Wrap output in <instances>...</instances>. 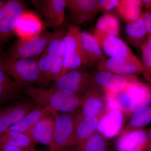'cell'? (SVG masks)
<instances>
[{
	"mask_svg": "<svg viewBox=\"0 0 151 151\" xmlns=\"http://www.w3.org/2000/svg\"><path fill=\"white\" fill-rule=\"evenodd\" d=\"M142 6L141 0H121L117 9L124 21L129 24L142 17Z\"/></svg>",
	"mask_w": 151,
	"mask_h": 151,
	"instance_id": "cell-23",
	"label": "cell"
},
{
	"mask_svg": "<svg viewBox=\"0 0 151 151\" xmlns=\"http://www.w3.org/2000/svg\"><path fill=\"white\" fill-rule=\"evenodd\" d=\"M51 57V56H50ZM63 69V58L51 57L48 82L55 81L62 73Z\"/></svg>",
	"mask_w": 151,
	"mask_h": 151,
	"instance_id": "cell-31",
	"label": "cell"
},
{
	"mask_svg": "<svg viewBox=\"0 0 151 151\" xmlns=\"http://www.w3.org/2000/svg\"><path fill=\"white\" fill-rule=\"evenodd\" d=\"M36 106L32 102H23L0 107V135L20 121Z\"/></svg>",
	"mask_w": 151,
	"mask_h": 151,
	"instance_id": "cell-12",
	"label": "cell"
},
{
	"mask_svg": "<svg viewBox=\"0 0 151 151\" xmlns=\"http://www.w3.org/2000/svg\"><path fill=\"white\" fill-rule=\"evenodd\" d=\"M98 70L127 76H137L144 73L142 63L137 57L133 59L110 58L100 63Z\"/></svg>",
	"mask_w": 151,
	"mask_h": 151,
	"instance_id": "cell-9",
	"label": "cell"
},
{
	"mask_svg": "<svg viewBox=\"0 0 151 151\" xmlns=\"http://www.w3.org/2000/svg\"><path fill=\"white\" fill-rule=\"evenodd\" d=\"M90 78L86 66H82L60 76L54 81V87L69 95L81 96L90 85Z\"/></svg>",
	"mask_w": 151,
	"mask_h": 151,
	"instance_id": "cell-5",
	"label": "cell"
},
{
	"mask_svg": "<svg viewBox=\"0 0 151 151\" xmlns=\"http://www.w3.org/2000/svg\"><path fill=\"white\" fill-rule=\"evenodd\" d=\"M93 36L105 54L112 58L133 59L137 57L121 39L94 31Z\"/></svg>",
	"mask_w": 151,
	"mask_h": 151,
	"instance_id": "cell-7",
	"label": "cell"
},
{
	"mask_svg": "<svg viewBox=\"0 0 151 151\" xmlns=\"http://www.w3.org/2000/svg\"><path fill=\"white\" fill-rule=\"evenodd\" d=\"M142 2L147 11L151 10V0H142Z\"/></svg>",
	"mask_w": 151,
	"mask_h": 151,
	"instance_id": "cell-37",
	"label": "cell"
},
{
	"mask_svg": "<svg viewBox=\"0 0 151 151\" xmlns=\"http://www.w3.org/2000/svg\"><path fill=\"white\" fill-rule=\"evenodd\" d=\"M150 82H151V77H150Z\"/></svg>",
	"mask_w": 151,
	"mask_h": 151,
	"instance_id": "cell-40",
	"label": "cell"
},
{
	"mask_svg": "<svg viewBox=\"0 0 151 151\" xmlns=\"http://www.w3.org/2000/svg\"><path fill=\"white\" fill-rule=\"evenodd\" d=\"M125 32L130 43L136 48L142 49L147 41V34L144 25L143 14L137 20L128 24Z\"/></svg>",
	"mask_w": 151,
	"mask_h": 151,
	"instance_id": "cell-24",
	"label": "cell"
},
{
	"mask_svg": "<svg viewBox=\"0 0 151 151\" xmlns=\"http://www.w3.org/2000/svg\"><path fill=\"white\" fill-rule=\"evenodd\" d=\"M151 123V103L134 113L122 132L144 129Z\"/></svg>",
	"mask_w": 151,
	"mask_h": 151,
	"instance_id": "cell-27",
	"label": "cell"
},
{
	"mask_svg": "<svg viewBox=\"0 0 151 151\" xmlns=\"http://www.w3.org/2000/svg\"></svg>",
	"mask_w": 151,
	"mask_h": 151,
	"instance_id": "cell-41",
	"label": "cell"
},
{
	"mask_svg": "<svg viewBox=\"0 0 151 151\" xmlns=\"http://www.w3.org/2000/svg\"><path fill=\"white\" fill-rule=\"evenodd\" d=\"M126 89L130 100L129 116L151 103V85L137 79L130 82Z\"/></svg>",
	"mask_w": 151,
	"mask_h": 151,
	"instance_id": "cell-13",
	"label": "cell"
},
{
	"mask_svg": "<svg viewBox=\"0 0 151 151\" xmlns=\"http://www.w3.org/2000/svg\"><path fill=\"white\" fill-rule=\"evenodd\" d=\"M74 116L75 129L70 147L81 145L97 132L100 120V118L95 116Z\"/></svg>",
	"mask_w": 151,
	"mask_h": 151,
	"instance_id": "cell-16",
	"label": "cell"
},
{
	"mask_svg": "<svg viewBox=\"0 0 151 151\" xmlns=\"http://www.w3.org/2000/svg\"><path fill=\"white\" fill-rule=\"evenodd\" d=\"M97 0H66V8L75 26L89 21L99 12Z\"/></svg>",
	"mask_w": 151,
	"mask_h": 151,
	"instance_id": "cell-11",
	"label": "cell"
},
{
	"mask_svg": "<svg viewBox=\"0 0 151 151\" xmlns=\"http://www.w3.org/2000/svg\"><path fill=\"white\" fill-rule=\"evenodd\" d=\"M82 97L80 109L76 115L102 118L106 113L105 95L99 89L89 85Z\"/></svg>",
	"mask_w": 151,
	"mask_h": 151,
	"instance_id": "cell-10",
	"label": "cell"
},
{
	"mask_svg": "<svg viewBox=\"0 0 151 151\" xmlns=\"http://www.w3.org/2000/svg\"><path fill=\"white\" fill-rule=\"evenodd\" d=\"M147 130L143 129L122 132L116 143L118 151H147Z\"/></svg>",
	"mask_w": 151,
	"mask_h": 151,
	"instance_id": "cell-14",
	"label": "cell"
},
{
	"mask_svg": "<svg viewBox=\"0 0 151 151\" xmlns=\"http://www.w3.org/2000/svg\"><path fill=\"white\" fill-rule=\"evenodd\" d=\"M52 35V33L47 32L35 37L19 39L11 47L9 55L16 59H36L44 52Z\"/></svg>",
	"mask_w": 151,
	"mask_h": 151,
	"instance_id": "cell-4",
	"label": "cell"
},
{
	"mask_svg": "<svg viewBox=\"0 0 151 151\" xmlns=\"http://www.w3.org/2000/svg\"><path fill=\"white\" fill-rule=\"evenodd\" d=\"M86 56L81 47L71 56L66 73L86 66Z\"/></svg>",
	"mask_w": 151,
	"mask_h": 151,
	"instance_id": "cell-32",
	"label": "cell"
},
{
	"mask_svg": "<svg viewBox=\"0 0 151 151\" xmlns=\"http://www.w3.org/2000/svg\"><path fill=\"white\" fill-rule=\"evenodd\" d=\"M64 30L58 29L52 33L49 41L43 53L51 57L63 58L65 51Z\"/></svg>",
	"mask_w": 151,
	"mask_h": 151,
	"instance_id": "cell-26",
	"label": "cell"
},
{
	"mask_svg": "<svg viewBox=\"0 0 151 151\" xmlns=\"http://www.w3.org/2000/svg\"><path fill=\"white\" fill-rule=\"evenodd\" d=\"M21 88L0 67V104L13 100Z\"/></svg>",
	"mask_w": 151,
	"mask_h": 151,
	"instance_id": "cell-25",
	"label": "cell"
},
{
	"mask_svg": "<svg viewBox=\"0 0 151 151\" xmlns=\"http://www.w3.org/2000/svg\"><path fill=\"white\" fill-rule=\"evenodd\" d=\"M147 134L149 141L147 151H151V127L147 130Z\"/></svg>",
	"mask_w": 151,
	"mask_h": 151,
	"instance_id": "cell-38",
	"label": "cell"
},
{
	"mask_svg": "<svg viewBox=\"0 0 151 151\" xmlns=\"http://www.w3.org/2000/svg\"><path fill=\"white\" fill-rule=\"evenodd\" d=\"M44 18L47 26L57 27L64 21L66 0L31 1Z\"/></svg>",
	"mask_w": 151,
	"mask_h": 151,
	"instance_id": "cell-8",
	"label": "cell"
},
{
	"mask_svg": "<svg viewBox=\"0 0 151 151\" xmlns=\"http://www.w3.org/2000/svg\"><path fill=\"white\" fill-rule=\"evenodd\" d=\"M81 151H105L106 142L104 137L96 132L83 143L77 146Z\"/></svg>",
	"mask_w": 151,
	"mask_h": 151,
	"instance_id": "cell-29",
	"label": "cell"
},
{
	"mask_svg": "<svg viewBox=\"0 0 151 151\" xmlns=\"http://www.w3.org/2000/svg\"><path fill=\"white\" fill-rule=\"evenodd\" d=\"M58 115L51 114L44 117L27 134L30 136L35 143H40L49 147L53 139L55 121Z\"/></svg>",
	"mask_w": 151,
	"mask_h": 151,
	"instance_id": "cell-18",
	"label": "cell"
},
{
	"mask_svg": "<svg viewBox=\"0 0 151 151\" xmlns=\"http://www.w3.org/2000/svg\"><path fill=\"white\" fill-rule=\"evenodd\" d=\"M50 61L51 57L44 53L37 60L38 66L42 77V83L48 82Z\"/></svg>",
	"mask_w": 151,
	"mask_h": 151,
	"instance_id": "cell-33",
	"label": "cell"
},
{
	"mask_svg": "<svg viewBox=\"0 0 151 151\" xmlns=\"http://www.w3.org/2000/svg\"><path fill=\"white\" fill-rule=\"evenodd\" d=\"M0 151H38L36 150L33 147H10L6 148Z\"/></svg>",
	"mask_w": 151,
	"mask_h": 151,
	"instance_id": "cell-36",
	"label": "cell"
},
{
	"mask_svg": "<svg viewBox=\"0 0 151 151\" xmlns=\"http://www.w3.org/2000/svg\"><path fill=\"white\" fill-rule=\"evenodd\" d=\"M143 21L147 33L151 35V10L143 14Z\"/></svg>",
	"mask_w": 151,
	"mask_h": 151,
	"instance_id": "cell-35",
	"label": "cell"
},
{
	"mask_svg": "<svg viewBox=\"0 0 151 151\" xmlns=\"http://www.w3.org/2000/svg\"><path fill=\"white\" fill-rule=\"evenodd\" d=\"M81 47L86 58V67H97L105 59L103 49L93 35L86 31L80 33Z\"/></svg>",
	"mask_w": 151,
	"mask_h": 151,
	"instance_id": "cell-17",
	"label": "cell"
},
{
	"mask_svg": "<svg viewBox=\"0 0 151 151\" xmlns=\"http://www.w3.org/2000/svg\"><path fill=\"white\" fill-rule=\"evenodd\" d=\"M81 32L76 26L71 25L69 27L68 30L65 33L64 37L65 51L63 58V69L61 76L67 72L69 61L71 56L77 50L81 48Z\"/></svg>",
	"mask_w": 151,
	"mask_h": 151,
	"instance_id": "cell-21",
	"label": "cell"
},
{
	"mask_svg": "<svg viewBox=\"0 0 151 151\" xmlns=\"http://www.w3.org/2000/svg\"><path fill=\"white\" fill-rule=\"evenodd\" d=\"M124 113L119 110L109 111L100 118L97 130L106 138H112L121 132L124 122Z\"/></svg>",
	"mask_w": 151,
	"mask_h": 151,
	"instance_id": "cell-19",
	"label": "cell"
},
{
	"mask_svg": "<svg viewBox=\"0 0 151 151\" xmlns=\"http://www.w3.org/2000/svg\"><path fill=\"white\" fill-rule=\"evenodd\" d=\"M24 6L18 0L0 1V55L14 33L18 20L24 12Z\"/></svg>",
	"mask_w": 151,
	"mask_h": 151,
	"instance_id": "cell-3",
	"label": "cell"
},
{
	"mask_svg": "<svg viewBox=\"0 0 151 151\" xmlns=\"http://www.w3.org/2000/svg\"><path fill=\"white\" fill-rule=\"evenodd\" d=\"M142 62L144 73L146 78L150 81L151 76V36H148L145 43L142 49Z\"/></svg>",
	"mask_w": 151,
	"mask_h": 151,
	"instance_id": "cell-30",
	"label": "cell"
},
{
	"mask_svg": "<svg viewBox=\"0 0 151 151\" xmlns=\"http://www.w3.org/2000/svg\"><path fill=\"white\" fill-rule=\"evenodd\" d=\"M62 151H81L79 150H73V149H70L69 148H68L63 150Z\"/></svg>",
	"mask_w": 151,
	"mask_h": 151,
	"instance_id": "cell-39",
	"label": "cell"
},
{
	"mask_svg": "<svg viewBox=\"0 0 151 151\" xmlns=\"http://www.w3.org/2000/svg\"><path fill=\"white\" fill-rule=\"evenodd\" d=\"M94 30L107 35L118 37L119 33L118 19L114 15L105 14L98 19Z\"/></svg>",
	"mask_w": 151,
	"mask_h": 151,
	"instance_id": "cell-28",
	"label": "cell"
},
{
	"mask_svg": "<svg viewBox=\"0 0 151 151\" xmlns=\"http://www.w3.org/2000/svg\"><path fill=\"white\" fill-rule=\"evenodd\" d=\"M24 92L37 105L64 113H70L79 109L82 102L81 96L65 94L56 88L44 89L26 86Z\"/></svg>",
	"mask_w": 151,
	"mask_h": 151,
	"instance_id": "cell-1",
	"label": "cell"
},
{
	"mask_svg": "<svg viewBox=\"0 0 151 151\" xmlns=\"http://www.w3.org/2000/svg\"><path fill=\"white\" fill-rule=\"evenodd\" d=\"M119 0H100L98 1L99 11L109 12L117 8L119 4Z\"/></svg>",
	"mask_w": 151,
	"mask_h": 151,
	"instance_id": "cell-34",
	"label": "cell"
},
{
	"mask_svg": "<svg viewBox=\"0 0 151 151\" xmlns=\"http://www.w3.org/2000/svg\"><path fill=\"white\" fill-rule=\"evenodd\" d=\"M51 114L56 115L58 114L57 112L47 107L37 105L20 121L11 126L8 130L27 134L41 119Z\"/></svg>",
	"mask_w": 151,
	"mask_h": 151,
	"instance_id": "cell-20",
	"label": "cell"
},
{
	"mask_svg": "<svg viewBox=\"0 0 151 151\" xmlns=\"http://www.w3.org/2000/svg\"><path fill=\"white\" fill-rule=\"evenodd\" d=\"M0 67L21 88L37 82L42 83L37 60L16 59L3 53L0 55Z\"/></svg>",
	"mask_w": 151,
	"mask_h": 151,
	"instance_id": "cell-2",
	"label": "cell"
},
{
	"mask_svg": "<svg viewBox=\"0 0 151 151\" xmlns=\"http://www.w3.org/2000/svg\"><path fill=\"white\" fill-rule=\"evenodd\" d=\"M43 29V23L36 15L24 11L17 22L14 33L19 39H26L39 35Z\"/></svg>",
	"mask_w": 151,
	"mask_h": 151,
	"instance_id": "cell-15",
	"label": "cell"
},
{
	"mask_svg": "<svg viewBox=\"0 0 151 151\" xmlns=\"http://www.w3.org/2000/svg\"><path fill=\"white\" fill-rule=\"evenodd\" d=\"M75 129V119L72 114L63 113L55 118L53 139L50 151H62L70 147Z\"/></svg>",
	"mask_w": 151,
	"mask_h": 151,
	"instance_id": "cell-6",
	"label": "cell"
},
{
	"mask_svg": "<svg viewBox=\"0 0 151 151\" xmlns=\"http://www.w3.org/2000/svg\"><path fill=\"white\" fill-rule=\"evenodd\" d=\"M35 144L29 135L17 131L7 130L0 135V150L10 147H33Z\"/></svg>",
	"mask_w": 151,
	"mask_h": 151,
	"instance_id": "cell-22",
	"label": "cell"
}]
</instances>
